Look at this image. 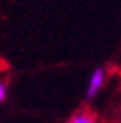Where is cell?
I'll return each instance as SVG.
<instances>
[{
	"label": "cell",
	"instance_id": "6da1fadb",
	"mask_svg": "<svg viewBox=\"0 0 121 123\" xmlns=\"http://www.w3.org/2000/svg\"><path fill=\"white\" fill-rule=\"evenodd\" d=\"M104 84H106V70L102 67H97L89 77V84L85 89V99L87 101L94 99L99 94V91L104 87Z\"/></svg>",
	"mask_w": 121,
	"mask_h": 123
},
{
	"label": "cell",
	"instance_id": "7a4b0ae2",
	"mask_svg": "<svg viewBox=\"0 0 121 123\" xmlns=\"http://www.w3.org/2000/svg\"><path fill=\"white\" fill-rule=\"evenodd\" d=\"M68 123H99V121L94 111H90L89 108H82L70 116Z\"/></svg>",
	"mask_w": 121,
	"mask_h": 123
},
{
	"label": "cell",
	"instance_id": "3957f363",
	"mask_svg": "<svg viewBox=\"0 0 121 123\" xmlns=\"http://www.w3.org/2000/svg\"><path fill=\"white\" fill-rule=\"evenodd\" d=\"M7 92H9L7 82L5 80H0V104H4V101L7 99Z\"/></svg>",
	"mask_w": 121,
	"mask_h": 123
}]
</instances>
